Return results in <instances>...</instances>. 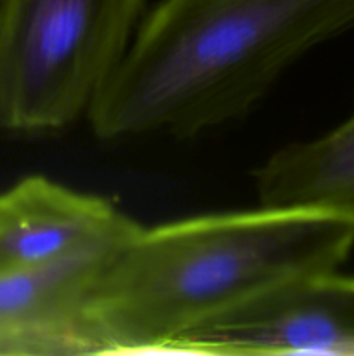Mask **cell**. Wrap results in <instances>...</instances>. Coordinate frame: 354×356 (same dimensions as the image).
I'll return each instance as SVG.
<instances>
[{
    "label": "cell",
    "mask_w": 354,
    "mask_h": 356,
    "mask_svg": "<svg viewBox=\"0 0 354 356\" xmlns=\"http://www.w3.org/2000/svg\"><path fill=\"white\" fill-rule=\"evenodd\" d=\"M259 205L354 218V110L314 139L276 149L253 174Z\"/></svg>",
    "instance_id": "52a82bcc"
},
{
    "label": "cell",
    "mask_w": 354,
    "mask_h": 356,
    "mask_svg": "<svg viewBox=\"0 0 354 356\" xmlns=\"http://www.w3.org/2000/svg\"><path fill=\"white\" fill-rule=\"evenodd\" d=\"M167 355L354 356V277L285 284L180 337Z\"/></svg>",
    "instance_id": "277c9868"
},
{
    "label": "cell",
    "mask_w": 354,
    "mask_h": 356,
    "mask_svg": "<svg viewBox=\"0 0 354 356\" xmlns=\"http://www.w3.org/2000/svg\"><path fill=\"white\" fill-rule=\"evenodd\" d=\"M146 0H0V129L42 134L87 117Z\"/></svg>",
    "instance_id": "3957f363"
},
{
    "label": "cell",
    "mask_w": 354,
    "mask_h": 356,
    "mask_svg": "<svg viewBox=\"0 0 354 356\" xmlns=\"http://www.w3.org/2000/svg\"><path fill=\"white\" fill-rule=\"evenodd\" d=\"M113 252L0 275V356L106 355L92 298Z\"/></svg>",
    "instance_id": "5b68a950"
},
{
    "label": "cell",
    "mask_w": 354,
    "mask_h": 356,
    "mask_svg": "<svg viewBox=\"0 0 354 356\" xmlns=\"http://www.w3.org/2000/svg\"><path fill=\"white\" fill-rule=\"evenodd\" d=\"M353 249V216L309 209L259 205L141 226L108 259L92 315L106 355H162L281 285L339 271Z\"/></svg>",
    "instance_id": "7a4b0ae2"
},
{
    "label": "cell",
    "mask_w": 354,
    "mask_h": 356,
    "mask_svg": "<svg viewBox=\"0 0 354 356\" xmlns=\"http://www.w3.org/2000/svg\"><path fill=\"white\" fill-rule=\"evenodd\" d=\"M139 228L106 198L24 177L0 193V275L117 250Z\"/></svg>",
    "instance_id": "8992f818"
},
{
    "label": "cell",
    "mask_w": 354,
    "mask_h": 356,
    "mask_svg": "<svg viewBox=\"0 0 354 356\" xmlns=\"http://www.w3.org/2000/svg\"><path fill=\"white\" fill-rule=\"evenodd\" d=\"M354 30V0H160L87 113L104 141L201 132L248 115L319 45Z\"/></svg>",
    "instance_id": "6da1fadb"
}]
</instances>
